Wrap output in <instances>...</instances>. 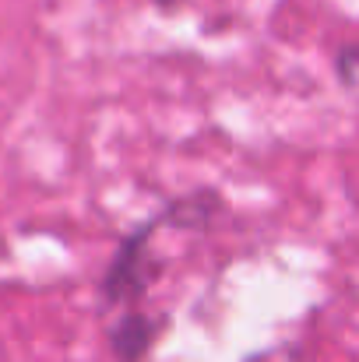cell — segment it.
Here are the masks:
<instances>
[{
    "label": "cell",
    "instance_id": "obj_2",
    "mask_svg": "<svg viewBox=\"0 0 359 362\" xmlns=\"http://www.w3.org/2000/svg\"><path fill=\"white\" fill-rule=\"evenodd\" d=\"M338 78H342V85H353V46H346L338 57Z\"/></svg>",
    "mask_w": 359,
    "mask_h": 362
},
{
    "label": "cell",
    "instance_id": "obj_1",
    "mask_svg": "<svg viewBox=\"0 0 359 362\" xmlns=\"http://www.w3.org/2000/svg\"><path fill=\"white\" fill-rule=\"evenodd\" d=\"M159 320L148 317L144 310H130V313H120L110 327V349L120 362H141L148 356V349L155 345L159 338Z\"/></svg>",
    "mask_w": 359,
    "mask_h": 362
}]
</instances>
